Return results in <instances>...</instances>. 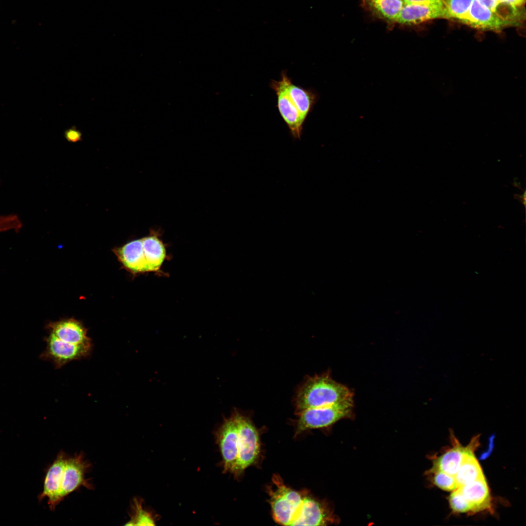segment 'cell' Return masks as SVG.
I'll list each match as a JSON object with an SVG mask.
<instances>
[{"label": "cell", "mask_w": 526, "mask_h": 526, "mask_svg": "<svg viewBox=\"0 0 526 526\" xmlns=\"http://www.w3.org/2000/svg\"><path fill=\"white\" fill-rule=\"evenodd\" d=\"M270 87L277 97V107L290 133L295 139H301L303 125L319 95L316 91L295 85L282 71L279 80H271Z\"/></svg>", "instance_id": "cell-1"}, {"label": "cell", "mask_w": 526, "mask_h": 526, "mask_svg": "<svg viewBox=\"0 0 526 526\" xmlns=\"http://www.w3.org/2000/svg\"><path fill=\"white\" fill-rule=\"evenodd\" d=\"M353 401V393L328 372L307 376L298 386L293 398L295 413L303 411Z\"/></svg>", "instance_id": "cell-2"}, {"label": "cell", "mask_w": 526, "mask_h": 526, "mask_svg": "<svg viewBox=\"0 0 526 526\" xmlns=\"http://www.w3.org/2000/svg\"><path fill=\"white\" fill-rule=\"evenodd\" d=\"M272 481L275 487L268 488L267 491L273 518L281 525L291 526L305 494L286 486L278 475H274Z\"/></svg>", "instance_id": "cell-3"}, {"label": "cell", "mask_w": 526, "mask_h": 526, "mask_svg": "<svg viewBox=\"0 0 526 526\" xmlns=\"http://www.w3.org/2000/svg\"><path fill=\"white\" fill-rule=\"evenodd\" d=\"M232 414L238 431V455L232 472L238 476L258 459L260 452L259 433L250 417L235 409Z\"/></svg>", "instance_id": "cell-4"}, {"label": "cell", "mask_w": 526, "mask_h": 526, "mask_svg": "<svg viewBox=\"0 0 526 526\" xmlns=\"http://www.w3.org/2000/svg\"><path fill=\"white\" fill-rule=\"evenodd\" d=\"M353 410V401L305 410L297 414L296 435L308 430L328 427L341 419L350 418Z\"/></svg>", "instance_id": "cell-5"}, {"label": "cell", "mask_w": 526, "mask_h": 526, "mask_svg": "<svg viewBox=\"0 0 526 526\" xmlns=\"http://www.w3.org/2000/svg\"><path fill=\"white\" fill-rule=\"evenodd\" d=\"M46 348L40 355L42 359L51 361L56 369L75 360L85 358L91 354L93 344H75L66 342L49 333L45 339Z\"/></svg>", "instance_id": "cell-6"}, {"label": "cell", "mask_w": 526, "mask_h": 526, "mask_svg": "<svg viewBox=\"0 0 526 526\" xmlns=\"http://www.w3.org/2000/svg\"><path fill=\"white\" fill-rule=\"evenodd\" d=\"M91 464L85 459L83 453L75 454L74 456H68L64 467L60 491V499L62 501L67 496L81 487L92 489L93 486L88 479L85 478V474L90 468Z\"/></svg>", "instance_id": "cell-7"}, {"label": "cell", "mask_w": 526, "mask_h": 526, "mask_svg": "<svg viewBox=\"0 0 526 526\" xmlns=\"http://www.w3.org/2000/svg\"><path fill=\"white\" fill-rule=\"evenodd\" d=\"M338 522L328 505L305 494L291 526H327Z\"/></svg>", "instance_id": "cell-8"}, {"label": "cell", "mask_w": 526, "mask_h": 526, "mask_svg": "<svg viewBox=\"0 0 526 526\" xmlns=\"http://www.w3.org/2000/svg\"><path fill=\"white\" fill-rule=\"evenodd\" d=\"M68 456L61 451L56 456L53 463L48 468L44 480L42 491L38 499L41 501L48 498V504L50 510L53 511L61 501L60 494L62 476L65 465Z\"/></svg>", "instance_id": "cell-9"}, {"label": "cell", "mask_w": 526, "mask_h": 526, "mask_svg": "<svg viewBox=\"0 0 526 526\" xmlns=\"http://www.w3.org/2000/svg\"><path fill=\"white\" fill-rule=\"evenodd\" d=\"M224 471L232 472L238 455V431L232 414L225 418L217 432Z\"/></svg>", "instance_id": "cell-10"}, {"label": "cell", "mask_w": 526, "mask_h": 526, "mask_svg": "<svg viewBox=\"0 0 526 526\" xmlns=\"http://www.w3.org/2000/svg\"><path fill=\"white\" fill-rule=\"evenodd\" d=\"M461 22L476 29L495 31L518 25L501 18L478 0H473L467 15Z\"/></svg>", "instance_id": "cell-11"}, {"label": "cell", "mask_w": 526, "mask_h": 526, "mask_svg": "<svg viewBox=\"0 0 526 526\" xmlns=\"http://www.w3.org/2000/svg\"><path fill=\"white\" fill-rule=\"evenodd\" d=\"M438 18H445L444 7L405 3L394 21L400 24L413 25Z\"/></svg>", "instance_id": "cell-12"}, {"label": "cell", "mask_w": 526, "mask_h": 526, "mask_svg": "<svg viewBox=\"0 0 526 526\" xmlns=\"http://www.w3.org/2000/svg\"><path fill=\"white\" fill-rule=\"evenodd\" d=\"M50 333L61 340L75 344L92 343L87 336L83 324L74 319L60 320L51 323L48 327Z\"/></svg>", "instance_id": "cell-13"}, {"label": "cell", "mask_w": 526, "mask_h": 526, "mask_svg": "<svg viewBox=\"0 0 526 526\" xmlns=\"http://www.w3.org/2000/svg\"><path fill=\"white\" fill-rule=\"evenodd\" d=\"M114 251L129 271L134 273L149 272L142 239L128 242Z\"/></svg>", "instance_id": "cell-14"}, {"label": "cell", "mask_w": 526, "mask_h": 526, "mask_svg": "<svg viewBox=\"0 0 526 526\" xmlns=\"http://www.w3.org/2000/svg\"><path fill=\"white\" fill-rule=\"evenodd\" d=\"M477 444L476 437L465 447L458 443H455L452 448L434 459L432 467L427 471H441L454 476L466 454L471 450L475 449Z\"/></svg>", "instance_id": "cell-15"}, {"label": "cell", "mask_w": 526, "mask_h": 526, "mask_svg": "<svg viewBox=\"0 0 526 526\" xmlns=\"http://www.w3.org/2000/svg\"><path fill=\"white\" fill-rule=\"evenodd\" d=\"M458 488L474 512L490 508L491 497L485 477Z\"/></svg>", "instance_id": "cell-16"}, {"label": "cell", "mask_w": 526, "mask_h": 526, "mask_svg": "<svg viewBox=\"0 0 526 526\" xmlns=\"http://www.w3.org/2000/svg\"><path fill=\"white\" fill-rule=\"evenodd\" d=\"M142 240L149 272L157 271L166 256L163 242L156 234H151L142 238Z\"/></svg>", "instance_id": "cell-17"}, {"label": "cell", "mask_w": 526, "mask_h": 526, "mask_svg": "<svg viewBox=\"0 0 526 526\" xmlns=\"http://www.w3.org/2000/svg\"><path fill=\"white\" fill-rule=\"evenodd\" d=\"M474 450H471L466 454L454 475L458 488L484 476L481 467L473 454Z\"/></svg>", "instance_id": "cell-18"}, {"label": "cell", "mask_w": 526, "mask_h": 526, "mask_svg": "<svg viewBox=\"0 0 526 526\" xmlns=\"http://www.w3.org/2000/svg\"><path fill=\"white\" fill-rule=\"evenodd\" d=\"M376 14L388 20H395L404 3L402 0H364Z\"/></svg>", "instance_id": "cell-19"}, {"label": "cell", "mask_w": 526, "mask_h": 526, "mask_svg": "<svg viewBox=\"0 0 526 526\" xmlns=\"http://www.w3.org/2000/svg\"><path fill=\"white\" fill-rule=\"evenodd\" d=\"M473 0H444L445 18L460 22L467 15Z\"/></svg>", "instance_id": "cell-20"}, {"label": "cell", "mask_w": 526, "mask_h": 526, "mask_svg": "<svg viewBox=\"0 0 526 526\" xmlns=\"http://www.w3.org/2000/svg\"><path fill=\"white\" fill-rule=\"evenodd\" d=\"M132 515L130 521L126 524L129 526H153L155 521L152 515L143 509L142 502L136 498L132 506Z\"/></svg>", "instance_id": "cell-21"}, {"label": "cell", "mask_w": 526, "mask_h": 526, "mask_svg": "<svg viewBox=\"0 0 526 526\" xmlns=\"http://www.w3.org/2000/svg\"><path fill=\"white\" fill-rule=\"evenodd\" d=\"M426 474L431 477L433 484L442 490L453 491L458 488L454 476L441 471H426Z\"/></svg>", "instance_id": "cell-22"}, {"label": "cell", "mask_w": 526, "mask_h": 526, "mask_svg": "<svg viewBox=\"0 0 526 526\" xmlns=\"http://www.w3.org/2000/svg\"><path fill=\"white\" fill-rule=\"evenodd\" d=\"M449 497V502L451 509L457 513L471 511V506L460 490L457 488L452 491Z\"/></svg>", "instance_id": "cell-23"}, {"label": "cell", "mask_w": 526, "mask_h": 526, "mask_svg": "<svg viewBox=\"0 0 526 526\" xmlns=\"http://www.w3.org/2000/svg\"><path fill=\"white\" fill-rule=\"evenodd\" d=\"M23 226L20 216L15 213L0 214V232L19 231Z\"/></svg>", "instance_id": "cell-24"}, {"label": "cell", "mask_w": 526, "mask_h": 526, "mask_svg": "<svg viewBox=\"0 0 526 526\" xmlns=\"http://www.w3.org/2000/svg\"><path fill=\"white\" fill-rule=\"evenodd\" d=\"M64 136L68 142L72 143H76L82 139L81 132L74 127L67 130L65 132Z\"/></svg>", "instance_id": "cell-25"}, {"label": "cell", "mask_w": 526, "mask_h": 526, "mask_svg": "<svg viewBox=\"0 0 526 526\" xmlns=\"http://www.w3.org/2000/svg\"><path fill=\"white\" fill-rule=\"evenodd\" d=\"M405 3L424 4L444 7L442 0H404Z\"/></svg>", "instance_id": "cell-26"}, {"label": "cell", "mask_w": 526, "mask_h": 526, "mask_svg": "<svg viewBox=\"0 0 526 526\" xmlns=\"http://www.w3.org/2000/svg\"><path fill=\"white\" fill-rule=\"evenodd\" d=\"M482 4L490 9L496 14L497 7L499 4L498 0H478Z\"/></svg>", "instance_id": "cell-27"}, {"label": "cell", "mask_w": 526, "mask_h": 526, "mask_svg": "<svg viewBox=\"0 0 526 526\" xmlns=\"http://www.w3.org/2000/svg\"><path fill=\"white\" fill-rule=\"evenodd\" d=\"M498 1L499 3L521 7L525 4L526 0H498Z\"/></svg>", "instance_id": "cell-28"}, {"label": "cell", "mask_w": 526, "mask_h": 526, "mask_svg": "<svg viewBox=\"0 0 526 526\" xmlns=\"http://www.w3.org/2000/svg\"><path fill=\"white\" fill-rule=\"evenodd\" d=\"M442 0L444 1V0Z\"/></svg>", "instance_id": "cell-29"}]
</instances>
